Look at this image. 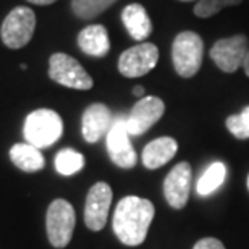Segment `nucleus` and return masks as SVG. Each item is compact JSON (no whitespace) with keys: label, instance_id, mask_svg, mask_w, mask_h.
<instances>
[{"label":"nucleus","instance_id":"1","mask_svg":"<svg viewBox=\"0 0 249 249\" xmlns=\"http://www.w3.org/2000/svg\"><path fill=\"white\" fill-rule=\"evenodd\" d=\"M154 204L149 199L126 196L117 204L113 213V231L126 246L142 245L147 236L149 227L154 220Z\"/></svg>","mask_w":249,"mask_h":249},{"label":"nucleus","instance_id":"2","mask_svg":"<svg viewBox=\"0 0 249 249\" xmlns=\"http://www.w3.org/2000/svg\"><path fill=\"white\" fill-rule=\"evenodd\" d=\"M63 122L57 112L51 108H39L31 112L24 120L23 134L26 142L34 147H51L62 138Z\"/></svg>","mask_w":249,"mask_h":249},{"label":"nucleus","instance_id":"3","mask_svg":"<svg viewBox=\"0 0 249 249\" xmlns=\"http://www.w3.org/2000/svg\"><path fill=\"white\" fill-rule=\"evenodd\" d=\"M204 42L199 34L183 31L175 37L172 46V60L181 78H193L202 65Z\"/></svg>","mask_w":249,"mask_h":249},{"label":"nucleus","instance_id":"4","mask_svg":"<svg viewBox=\"0 0 249 249\" xmlns=\"http://www.w3.org/2000/svg\"><path fill=\"white\" fill-rule=\"evenodd\" d=\"M36 29V15L29 7H17L7 15L0 28V37L8 49H21L31 42Z\"/></svg>","mask_w":249,"mask_h":249},{"label":"nucleus","instance_id":"5","mask_svg":"<svg viewBox=\"0 0 249 249\" xmlns=\"http://www.w3.org/2000/svg\"><path fill=\"white\" fill-rule=\"evenodd\" d=\"M74 223H76V215L74 209L65 199H55L47 209L46 215V228L47 236L51 245L57 249L68 246L71 241Z\"/></svg>","mask_w":249,"mask_h":249},{"label":"nucleus","instance_id":"6","mask_svg":"<svg viewBox=\"0 0 249 249\" xmlns=\"http://www.w3.org/2000/svg\"><path fill=\"white\" fill-rule=\"evenodd\" d=\"M49 78L65 88L88 91L92 88V78L76 58L57 52L49 58Z\"/></svg>","mask_w":249,"mask_h":249},{"label":"nucleus","instance_id":"7","mask_svg":"<svg viewBox=\"0 0 249 249\" xmlns=\"http://www.w3.org/2000/svg\"><path fill=\"white\" fill-rule=\"evenodd\" d=\"M249 46L245 34H236L231 37H223L213 44L211 49V58L222 71L235 73L245 65Z\"/></svg>","mask_w":249,"mask_h":249},{"label":"nucleus","instance_id":"8","mask_svg":"<svg viewBox=\"0 0 249 249\" xmlns=\"http://www.w3.org/2000/svg\"><path fill=\"white\" fill-rule=\"evenodd\" d=\"M159 49L151 42H141L126 49L118 58V71L126 78H139L156 68Z\"/></svg>","mask_w":249,"mask_h":249},{"label":"nucleus","instance_id":"9","mask_svg":"<svg viewBox=\"0 0 249 249\" xmlns=\"http://www.w3.org/2000/svg\"><path fill=\"white\" fill-rule=\"evenodd\" d=\"M107 152L110 156V160L117 167L128 170V168H133L136 165L138 157L131 146V141H129L126 117H117L113 120L107 133Z\"/></svg>","mask_w":249,"mask_h":249},{"label":"nucleus","instance_id":"10","mask_svg":"<svg viewBox=\"0 0 249 249\" xmlns=\"http://www.w3.org/2000/svg\"><path fill=\"white\" fill-rule=\"evenodd\" d=\"M165 112V104L156 96L141 97L134 104L126 117V129L129 136H141L149 128L154 126Z\"/></svg>","mask_w":249,"mask_h":249},{"label":"nucleus","instance_id":"11","mask_svg":"<svg viewBox=\"0 0 249 249\" xmlns=\"http://www.w3.org/2000/svg\"><path fill=\"white\" fill-rule=\"evenodd\" d=\"M112 188L104 181L96 183L88 193L84 206V223L89 230L99 231L106 227L112 204Z\"/></svg>","mask_w":249,"mask_h":249},{"label":"nucleus","instance_id":"12","mask_svg":"<svg viewBox=\"0 0 249 249\" xmlns=\"http://www.w3.org/2000/svg\"><path fill=\"white\" fill-rule=\"evenodd\" d=\"M193 170L188 162H180L172 168L163 181V194L173 209H183L189 199Z\"/></svg>","mask_w":249,"mask_h":249},{"label":"nucleus","instance_id":"13","mask_svg":"<svg viewBox=\"0 0 249 249\" xmlns=\"http://www.w3.org/2000/svg\"><path fill=\"white\" fill-rule=\"evenodd\" d=\"M113 123L112 112L104 104H91L83 113L81 133L86 142H97L102 136H107Z\"/></svg>","mask_w":249,"mask_h":249},{"label":"nucleus","instance_id":"14","mask_svg":"<svg viewBox=\"0 0 249 249\" xmlns=\"http://www.w3.org/2000/svg\"><path fill=\"white\" fill-rule=\"evenodd\" d=\"M178 151V142L173 138L163 136L154 139L144 147L142 151V163L147 170H156L163 167L170 159L175 157Z\"/></svg>","mask_w":249,"mask_h":249},{"label":"nucleus","instance_id":"15","mask_svg":"<svg viewBox=\"0 0 249 249\" xmlns=\"http://www.w3.org/2000/svg\"><path fill=\"white\" fill-rule=\"evenodd\" d=\"M122 21L134 41H144L151 36L152 23L141 3H129L123 8Z\"/></svg>","mask_w":249,"mask_h":249},{"label":"nucleus","instance_id":"16","mask_svg":"<svg viewBox=\"0 0 249 249\" xmlns=\"http://www.w3.org/2000/svg\"><path fill=\"white\" fill-rule=\"evenodd\" d=\"M79 49L91 57H106L110 51L108 33L102 24H91L86 26L78 34Z\"/></svg>","mask_w":249,"mask_h":249},{"label":"nucleus","instance_id":"17","mask_svg":"<svg viewBox=\"0 0 249 249\" xmlns=\"http://www.w3.org/2000/svg\"><path fill=\"white\" fill-rule=\"evenodd\" d=\"M10 159H12L13 165L19 168L21 172H39L46 165L44 156L41 149L34 147L29 142H18L10 149Z\"/></svg>","mask_w":249,"mask_h":249},{"label":"nucleus","instance_id":"18","mask_svg":"<svg viewBox=\"0 0 249 249\" xmlns=\"http://www.w3.org/2000/svg\"><path fill=\"white\" fill-rule=\"evenodd\" d=\"M227 178V167L222 162H213L211 163L206 172L202 173V177L197 180L196 191L199 196H209V194L215 193L218 188L223 185Z\"/></svg>","mask_w":249,"mask_h":249},{"label":"nucleus","instance_id":"19","mask_svg":"<svg viewBox=\"0 0 249 249\" xmlns=\"http://www.w3.org/2000/svg\"><path fill=\"white\" fill-rule=\"evenodd\" d=\"M84 167V156L74 149H62L55 156V170L63 177L78 173Z\"/></svg>","mask_w":249,"mask_h":249},{"label":"nucleus","instance_id":"20","mask_svg":"<svg viewBox=\"0 0 249 249\" xmlns=\"http://www.w3.org/2000/svg\"><path fill=\"white\" fill-rule=\"evenodd\" d=\"M117 0H71V10L78 18L92 19L112 7Z\"/></svg>","mask_w":249,"mask_h":249},{"label":"nucleus","instance_id":"21","mask_svg":"<svg viewBox=\"0 0 249 249\" xmlns=\"http://www.w3.org/2000/svg\"><path fill=\"white\" fill-rule=\"evenodd\" d=\"M243 0H197L194 5V15L197 18H211L217 15L222 8L240 5Z\"/></svg>","mask_w":249,"mask_h":249},{"label":"nucleus","instance_id":"22","mask_svg":"<svg viewBox=\"0 0 249 249\" xmlns=\"http://www.w3.org/2000/svg\"><path fill=\"white\" fill-rule=\"evenodd\" d=\"M227 128L238 139H249V106L241 113L227 118Z\"/></svg>","mask_w":249,"mask_h":249},{"label":"nucleus","instance_id":"23","mask_svg":"<svg viewBox=\"0 0 249 249\" xmlns=\"http://www.w3.org/2000/svg\"><path fill=\"white\" fill-rule=\"evenodd\" d=\"M193 249H225V246L217 238H202L194 245Z\"/></svg>","mask_w":249,"mask_h":249},{"label":"nucleus","instance_id":"24","mask_svg":"<svg viewBox=\"0 0 249 249\" xmlns=\"http://www.w3.org/2000/svg\"><path fill=\"white\" fill-rule=\"evenodd\" d=\"M34 5H51V3H55L57 0H28Z\"/></svg>","mask_w":249,"mask_h":249},{"label":"nucleus","instance_id":"25","mask_svg":"<svg viewBox=\"0 0 249 249\" xmlns=\"http://www.w3.org/2000/svg\"><path fill=\"white\" fill-rule=\"evenodd\" d=\"M133 94H134V96H138V97H142L144 96V88L142 86H136L133 89Z\"/></svg>","mask_w":249,"mask_h":249},{"label":"nucleus","instance_id":"26","mask_svg":"<svg viewBox=\"0 0 249 249\" xmlns=\"http://www.w3.org/2000/svg\"><path fill=\"white\" fill-rule=\"evenodd\" d=\"M243 68H245V73L249 76V51H248V55H246V60H245V65H243Z\"/></svg>","mask_w":249,"mask_h":249},{"label":"nucleus","instance_id":"27","mask_svg":"<svg viewBox=\"0 0 249 249\" xmlns=\"http://www.w3.org/2000/svg\"><path fill=\"white\" fill-rule=\"evenodd\" d=\"M180 2H197V0H180Z\"/></svg>","mask_w":249,"mask_h":249},{"label":"nucleus","instance_id":"28","mask_svg":"<svg viewBox=\"0 0 249 249\" xmlns=\"http://www.w3.org/2000/svg\"><path fill=\"white\" fill-rule=\"evenodd\" d=\"M248 189H249V177H248Z\"/></svg>","mask_w":249,"mask_h":249}]
</instances>
